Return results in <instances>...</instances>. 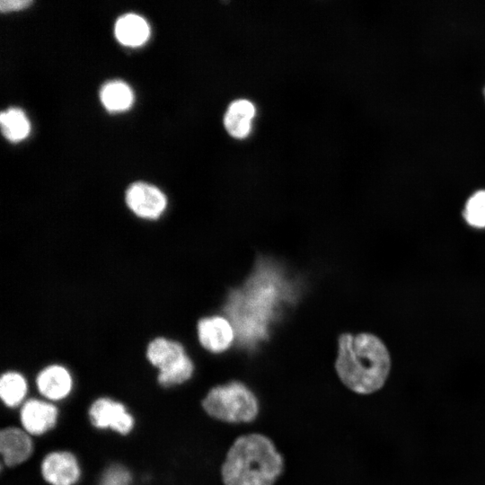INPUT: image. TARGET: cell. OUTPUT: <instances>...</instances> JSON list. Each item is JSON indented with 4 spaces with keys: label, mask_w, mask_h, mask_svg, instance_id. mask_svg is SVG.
Segmentation results:
<instances>
[{
    "label": "cell",
    "mask_w": 485,
    "mask_h": 485,
    "mask_svg": "<svg viewBox=\"0 0 485 485\" xmlns=\"http://www.w3.org/2000/svg\"><path fill=\"white\" fill-rule=\"evenodd\" d=\"M31 3V0H3L0 2V9L2 12L17 11L27 7Z\"/></svg>",
    "instance_id": "cell-19"
},
{
    "label": "cell",
    "mask_w": 485,
    "mask_h": 485,
    "mask_svg": "<svg viewBox=\"0 0 485 485\" xmlns=\"http://www.w3.org/2000/svg\"><path fill=\"white\" fill-rule=\"evenodd\" d=\"M150 30L146 20L135 13L120 16L115 24V36L123 45L137 47L149 37Z\"/></svg>",
    "instance_id": "cell-13"
},
{
    "label": "cell",
    "mask_w": 485,
    "mask_h": 485,
    "mask_svg": "<svg viewBox=\"0 0 485 485\" xmlns=\"http://www.w3.org/2000/svg\"><path fill=\"white\" fill-rule=\"evenodd\" d=\"M33 444L29 434L16 427H8L0 432V452L6 466H15L31 455Z\"/></svg>",
    "instance_id": "cell-10"
},
{
    "label": "cell",
    "mask_w": 485,
    "mask_h": 485,
    "mask_svg": "<svg viewBox=\"0 0 485 485\" xmlns=\"http://www.w3.org/2000/svg\"><path fill=\"white\" fill-rule=\"evenodd\" d=\"M146 358L158 368L157 380L163 387L183 384L194 372V364L183 346L166 338H155L148 344Z\"/></svg>",
    "instance_id": "cell-4"
},
{
    "label": "cell",
    "mask_w": 485,
    "mask_h": 485,
    "mask_svg": "<svg viewBox=\"0 0 485 485\" xmlns=\"http://www.w3.org/2000/svg\"><path fill=\"white\" fill-rule=\"evenodd\" d=\"M335 369L341 383L358 394H371L385 384L391 357L375 335L343 333L338 339Z\"/></svg>",
    "instance_id": "cell-1"
},
{
    "label": "cell",
    "mask_w": 485,
    "mask_h": 485,
    "mask_svg": "<svg viewBox=\"0 0 485 485\" xmlns=\"http://www.w3.org/2000/svg\"><path fill=\"white\" fill-rule=\"evenodd\" d=\"M0 125L3 135L12 142H18L25 138L31 128L26 115L19 108H9L2 111Z\"/></svg>",
    "instance_id": "cell-16"
},
{
    "label": "cell",
    "mask_w": 485,
    "mask_h": 485,
    "mask_svg": "<svg viewBox=\"0 0 485 485\" xmlns=\"http://www.w3.org/2000/svg\"><path fill=\"white\" fill-rule=\"evenodd\" d=\"M255 112V106L249 100L234 101L227 108L224 118V125L228 134L237 139L246 137L251 132Z\"/></svg>",
    "instance_id": "cell-12"
},
{
    "label": "cell",
    "mask_w": 485,
    "mask_h": 485,
    "mask_svg": "<svg viewBox=\"0 0 485 485\" xmlns=\"http://www.w3.org/2000/svg\"><path fill=\"white\" fill-rule=\"evenodd\" d=\"M58 416L57 408L45 401L30 399L20 410L23 429L31 435L40 436L55 427Z\"/></svg>",
    "instance_id": "cell-8"
},
{
    "label": "cell",
    "mask_w": 485,
    "mask_h": 485,
    "mask_svg": "<svg viewBox=\"0 0 485 485\" xmlns=\"http://www.w3.org/2000/svg\"><path fill=\"white\" fill-rule=\"evenodd\" d=\"M484 94H485V89H484Z\"/></svg>",
    "instance_id": "cell-20"
},
{
    "label": "cell",
    "mask_w": 485,
    "mask_h": 485,
    "mask_svg": "<svg viewBox=\"0 0 485 485\" xmlns=\"http://www.w3.org/2000/svg\"><path fill=\"white\" fill-rule=\"evenodd\" d=\"M285 468L272 440L260 433L238 436L221 467L225 485H274Z\"/></svg>",
    "instance_id": "cell-2"
},
{
    "label": "cell",
    "mask_w": 485,
    "mask_h": 485,
    "mask_svg": "<svg viewBox=\"0 0 485 485\" xmlns=\"http://www.w3.org/2000/svg\"><path fill=\"white\" fill-rule=\"evenodd\" d=\"M40 393L50 401L65 399L72 391L73 378L70 372L61 365L44 367L36 377Z\"/></svg>",
    "instance_id": "cell-11"
},
{
    "label": "cell",
    "mask_w": 485,
    "mask_h": 485,
    "mask_svg": "<svg viewBox=\"0 0 485 485\" xmlns=\"http://www.w3.org/2000/svg\"><path fill=\"white\" fill-rule=\"evenodd\" d=\"M43 479L50 485H74L81 475L75 456L66 451H55L47 454L41 462Z\"/></svg>",
    "instance_id": "cell-7"
},
{
    "label": "cell",
    "mask_w": 485,
    "mask_h": 485,
    "mask_svg": "<svg viewBox=\"0 0 485 485\" xmlns=\"http://www.w3.org/2000/svg\"><path fill=\"white\" fill-rule=\"evenodd\" d=\"M103 106L112 112L128 110L133 102V93L130 87L119 80L106 83L100 92Z\"/></svg>",
    "instance_id": "cell-14"
},
{
    "label": "cell",
    "mask_w": 485,
    "mask_h": 485,
    "mask_svg": "<svg viewBox=\"0 0 485 485\" xmlns=\"http://www.w3.org/2000/svg\"><path fill=\"white\" fill-rule=\"evenodd\" d=\"M198 339L209 352L221 353L232 344L234 334L230 322L224 317H205L197 324Z\"/></svg>",
    "instance_id": "cell-9"
},
{
    "label": "cell",
    "mask_w": 485,
    "mask_h": 485,
    "mask_svg": "<svg viewBox=\"0 0 485 485\" xmlns=\"http://www.w3.org/2000/svg\"><path fill=\"white\" fill-rule=\"evenodd\" d=\"M201 405L209 417L231 424L252 422L260 412L255 393L236 380L211 388Z\"/></svg>",
    "instance_id": "cell-3"
},
{
    "label": "cell",
    "mask_w": 485,
    "mask_h": 485,
    "mask_svg": "<svg viewBox=\"0 0 485 485\" xmlns=\"http://www.w3.org/2000/svg\"><path fill=\"white\" fill-rule=\"evenodd\" d=\"M463 216L472 226L485 227V190L477 191L468 199Z\"/></svg>",
    "instance_id": "cell-17"
},
{
    "label": "cell",
    "mask_w": 485,
    "mask_h": 485,
    "mask_svg": "<svg viewBox=\"0 0 485 485\" xmlns=\"http://www.w3.org/2000/svg\"><path fill=\"white\" fill-rule=\"evenodd\" d=\"M125 201L137 216L147 220L158 219L167 206L164 193L157 187L143 181L135 182L128 188Z\"/></svg>",
    "instance_id": "cell-5"
},
{
    "label": "cell",
    "mask_w": 485,
    "mask_h": 485,
    "mask_svg": "<svg viewBox=\"0 0 485 485\" xmlns=\"http://www.w3.org/2000/svg\"><path fill=\"white\" fill-rule=\"evenodd\" d=\"M88 413L95 428H110L121 435L128 434L135 424L133 416L122 403L107 397L94 401Z\"/></svg>",
    "instance_id": "cell-6"
},
{
    "label": "cell",
    "mask_w": 485,
    "mask_h": 485,
    "mask_svg": "<svg viewBox=\"0 0 485 485\" xmlns=\"http://www.w3.org/2000/svg\"><path fill=\"white\" fill-rule=\"evenodd\" d=\"M131 482L132 477L128 470L115 464L103 472L100 485H131Z\"/></svg>",
    "instance_id": "cell-18"
},
{
    "label": "cell",
    "mask_w": 485,
    "mask_h": 485,
    "mask_svg": "<svg viewBox=\"0 0 485 485\" xmlns=\"http://www.w3.org/2000/svg\"><path fill=\"white\" fill-rule=\"evenodd\" d=\"M28 384L24 376L15 371H8L0 379V397L9 408H15L24 400Z\"/></svg>",
    "instance_id": "cell-15"
}]
</instances>
